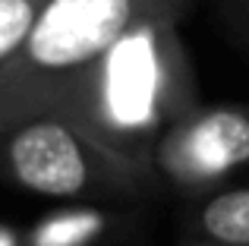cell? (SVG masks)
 Listing matches in <instances>:
<instances>
[{
  "label": "cell",
  "instance_id": "6da1fadb",
  "mask_svg": "<svg viewBox=\"0 0 249 246\" xmlns=\"http://www.w3.org/2000/svg\"><path fill=\"white\" fill-rule=\"evenodd\" d=\"M193 111L199 107L180 19L161 16L117 38L57 114L136 174L152 167L158 142Z\"/></svg>",
  "mask_w": 249,
  "mask_h": 246
},
{
  "label": "cell",
  "instance_id": "7a4b0ae2",
  "mask_svg": "<svg viewBox=\"0 0 249 246\" xmlns=\"http://www.w3.org/2000/svg\"><path fill=\"white\" fill-rule=\"evenodd\" d=\"M193 0H41L22 51L0 73V139L57 114L107 48L145 19H183Z\"/></svg>",
  "mask_w": 249,
  "mask_h": 246
},
{
  "label": "cell",
  "instance_id": "3957f363",
  "mask_svg": "<svg viewBox=\"0 0 249 246\" xmlns=\"http://www.w3.org/2000/svg\"><path fill=\"white\" fill-rule=\"evenodd\" d=\"M0 161L13 183L44 199H79L123 183L129 174L60 114H41L10 129L0 139Z\"/></svg>",
  "mask_w": 249,
  "mask_h": 246
},
{
  "label": "cell",
  "instance_id": "277c9868",
  "mask_svg": "<svg viewBox=\"0 0 249 246\" xmlns=\"http://www.w3.org/2000/svg\"><path fill=\"white\" fill-rule=\"evenodd\" d=\"M152 164L183 186H202L249 164V114L237 107L193 111L158 142Z\"/></svg>",
  "mask_w": 249,
  "mask_h": 246
},
{
  "label": "cell",
  "instance_id": "5b68a950",
  "mask_svg": "<svg viewBox=\"0 0 249 246\" xmlns=\"http://www.w3.org/2000/svg\"><path fill=\"white\" fill-rule=\"evenodd\" d=\"M199 230L214 246H249V186L214 193L199 211Z\"/></svg>",
  "mask_w": 249,
  "mask_h": 246
},
{
  "label": "cell",
  "instance_id": "8992f818",
  "mask_svg": "<svg viewBox=\"0 0 249 246\" xmlns=\"http://www.w3.org/2000/svg\"><path fill=\"white\" fill-rule=\"evenodd\" d=\"M38 10L41 0H0V73L22 51Z\"/></svg>",
  "mask_w": 249,
  "mask_h": 246
},
{
  "label": "cell",
  "instance_id": "52a82bcc",
  "mask_svg": "<svg viewBox=\"0 0 249 246\" xmlns=\"http://www.w3.org/2000/svg\"><path fill=\"white\" fill-rule=\"evenodd\" d=\"M224 6L231 10L233 25L246 29V35H249V0H224Z\"/></svg>",
  "mask_w": 249,
  "mask_h": 246
},
{
  "label": "cell",
  "instance_id": "ba28073f",
  "mask_svg": "<svg viewBox=\"0 0 249 246\" xmlns=\"http://www.w3.org/2000/svg\"><path fill=\"white\" fill-rule=\"evenodd\" d=\"M0 246H19V237L13 234V230L0 228Z\"/></svg>",
  "mask_w": 249,
  "mask_h": 246
}]
</instances>
